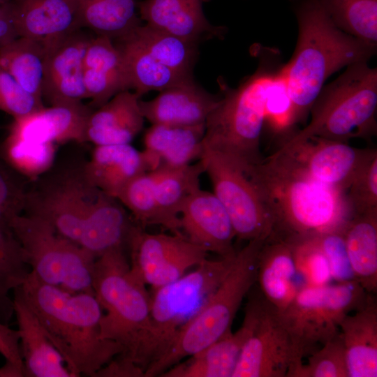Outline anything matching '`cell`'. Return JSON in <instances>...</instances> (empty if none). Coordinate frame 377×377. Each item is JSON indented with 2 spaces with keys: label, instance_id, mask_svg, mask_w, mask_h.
I'll return each mask as SVG.
<instances>
[{
  "label": "cell",
  "instance_id": "obj_51",
  "mask_svg": "<svg viewBox=\"0 0 377 377\" xmlns=\"http://www.w3.org/2000/svg\"><path fill=\"white\" fill-rule=\"evenodd\" d=\"M0 377H10L9 371L4 366L0 368Z\"/></svg>",
  "mask_w": 377,
  "mask_h": 377
},
{
  "label": "cell",
  "instance_id": "obj_3",
  "mask_svg": "<svg viewBox=\"0 0 377 377\" xmlns=\"http://www.w3.org/2000/svg\"><path fill=\"white\" fill-rule=\"evenodd\" d=\"M290 1L299 37L292 59L282 68L297 123L305 119L329 76L346 66L367 61L376 48L339 28L320 0Z\"/></svg>",
  "mask_w": 377,
  "mask_h": 377
},
{
  "label": "cell",
  "instance_id": "obj_38",
  "mask_svg": "<svg viewBox=\"0 0 377 377\" xmlns=\"http://www.w3.org/2000/svg\"><path fill=\"white\" fill-rule=\"evenodd\" d=\"M334 24L343 31L376 47L377 0H320Z\"/></svg>",
  "mask_w": 377,
  "mask_h": 377
},
{
  "label": "cell",
  "instance_id": "obj_4",
  "mask_svg": "<svg viewBox=\"0 0 377 377\" xmlns=\"http://www.w3.org/2000/svg\"><path fill=\"white\" fill-rule=\"evenodd\" d=\"M95 296L103 309L100 321L103 339L117 343V355L145 371L151 332V295L146 285L131 270L124 249L111 250L95 261Z\"/></svg>",
  "mask_w": 377,
  "mask_h": 377
},
{
  "label": "cell",
  "instance_id": "obj_11",
  "mask_svg": "<svg viewBox=\"0 0 377 377\" xmlns=\"http://www.w3.org/2000/svg\"><path fill=\"white\" fill-rule=\"evenodd\" d=\"M212 182L214 194L226 209L235 237L250 241L267 237L270 216L246 174L220 155L203 149L200 159Z\"/></svg>",
  "mask_w": 377,
  "mask_h": 377
},
{
  "label": "cell",
  "instance_id": "obj_25",
  "mask_svg": "<svg viewBox=\"0 0 377 377\" xmlns=\"http://www.w3.org/2000/svg\"><path fill=\"white\" fill-rule=\"evenodd\" d=\"M205 133V124H151L145 132L142 151L149 171L182 167L200 160Z\"/></svg>",
  "mask_w": 377,
  "mask_h": 377
},
{
  "label": "cell",
  "instance_id": "obj_19",
  "mask_svg": "<svg viewBox=\"0 0 377 377\" xmlns=\"http://www.w3.org/2000/svg\"><path fill=\"white\" fill-rule=\"evenodd\" d=\"M93 110L82 101L45 106L14 119L8 137L36 143L82 142Z\"/></svg>",
  "mask_w": 377,
  "mask_h": 377
},
{
  "label": "cell",
  "instance_id": "obj_44",
  "mask_svg": "<svg viewBox=\"0 0 377 377\" xmlns=\"http://www.w3.org/2000/svg\"><path fill=\"white\" fill-rule=\"evenodd\" d=\"M274 130L283 131L295 124L288 82L283 68L275 75L266 105V119Z\"/></svg>",
  "mask_w": 377,
  "mask_h": 377
},
{
  "label": "cell",
  "instance_id": "obj_8",
  "mask_svg": "<svg viewBox=\"0 0 377 377\" xmlns=\"http://www.w3.org/2000/svg\"><path fill=\"white\" fill-rule=\"evenodd\" d=\"M369 293L356 281L323 286L304 285L281 312L289 334L293 365L287 377L339 330L348 313L362 306Z\"/></svg>",
  "mask_w": 377,
  "mask_h": 377
},
{
  "label": "cell",
  "instance_id": "obj_5",
  "mask_svg": "<svg viewBox=\"0 0 377 377\" xmlns=\"http://www.w3.org/2000/svg\"><path fill=\"white\" fill-rule=\"evenodd\" d=\"M276 73L262 66L236 89L220 83L223 96L205 122L204 149L220 155L245 173L263 161L260 140Z\"/></svg>",
  "mask_w": 377,
  "mask_h": 377
},
{
  "label": "cell",
  "instance_id": "obj_17",
  "mask_svg": "<svg viewBox=\"0 0 377 377\" xmlns=\"http://www.w3.org/2000/svg\"><path fill=\"white\" fill-rule=\"evenodd\" d=\"M261 295L251 299L241 327L226 332L221 338L173 365L163 377H232L242 348L257 323Z\"/></svg>",
  "mask_w": 377,
  "mask_h": 377
},
{
  "label": "cell",
  "instance_id": "obj_2",
  "mask_svg": "<svg viewBox=\"0 0 377 377\" xmlns=\"http://www.w3.org/2000/svg\"><path fill=\"white\" fill-rule=\"evenodd\" d=\"M13 291L34 313L73 377H95L122 353L117 343L101 336L103 312L94 293L68 292L43 282L32 272Z\"/></svg>",
  "mask_w": 377,
  "mask_h": 377
},
{
  "label": "cell",
  "instance_id": "obj_24",
  "mask_svg": "<svg viewBox=\"0 0 377 377\" xmlns=\"http://www.w3.org/2000/svg\"><path fill=\"white\" fill-rule=\"evenodd\" d=\"M84 82L87 98L99 108L120 91L131 90L121 52L110 38L91 37L84 59Z\"/></svg>",
  "mask_w": 377,
  "mask_h": 377
},
{
  "label": "cell",
  "instance_id": "obj_34",
  "mask_svg": "<svg viewBox=\"0 0 377 377\" xmlns=\"http://www.w3.org/2000/svg\"><path fill=\"white\" fill-rule=\"evenodd\" d=\"M82 27L97 36L119 39L141 24L135 0H78Z\"/></svg>",
  "mask_w": 377,
  "mask_h": 377
},
{
  "label": "cell",
  "instance_id": "obj_9",
  "mask_svg": "<svg viewBox=\"0 0 377 377\" xmlns=\"http://www.w3.org/2000/svg\"><path fill=\"white\" fill-rule=\"evenodd\" d=\"M236 253L217 260L207 258L177 280L153 289L147 368L168 350L202 309L230 271Z\"/></svg>",
  "mask_w": 377,
  "mask_h": 377
},
{
  "label": "cell",
  "instance_id": "obj_10",
  "mask_svg": "<svg viewBox=\"0 0 377 377\" xmlns=\"http://www.w3.org/2000/svg\"><path fill=\"white\" fill-rule=\"evenodd\" d=\"M8 226L32 272L43 282L71 293H92L96 257L59 234L44 219L13 215Z\"/></svg>",
  "mask_w": 377,
  "mask_h": 377
},
{
  "label": "cell",
  "instance_id": "obj_52",
  "mask_svg": "<svg viewBox=\"0 0 377 377\" xmlns=\"http://www.w3.org/2000/svg\"><path fill=\"white\" fill-rule=\"evenodd\" d=\"M10 0H0V5L8 3Z\"/></svg>",
  "mask_w": 377,
  "mask_h": 377
},
{
  "label": "cell",
  "instance_id": "obj_42",
  "mask_svg": "<svg viewBox=\"0 0 377 377\" xmlns=\"http://www.w3.org/2000/svg\"><path fill=\"white\" fill-rule=\"evenodd\" d=\"M297 272L304 285L323 286L331 283L327 260L320 245L318 237L293 244Z\"/></svg>",
  "mask_w": 377,
  "mask_h": 377
},
{
  "label": "cell",
  "instance_id": "obj_14",
  "mask_svg": "<svg viewBox=\"0 0 377 377\" xmlns=\"http://www.w3.org/2000/svg\"><path fill=\"white\" fill-rule=\"evenodd\" d=\"M280 149L289 153L316 179L346 193L377 154L376 149L357 148L347 142L318 137L286 142Z\"/></svg>",
  "mask_w": 377,
  "mask_h": 377
},
{
  "label": "cell",
  "instance_id": "obj_39",
  "mask_svg": "<svg viewBox=\"0 0 377 377\" xmlns=\"http://www.w3.org/2000/svg\"><path fill=\"white\" fill-rule=\"evenodd\" d=\"M117 199L131 212L138 225L142 227L160 226L152 171L143 172L132 179Z\"/></svg>",
  "mask_w": 377,
  "mask_h": 377
},
{
  "label": "cell",
  "instance_id": "obj_7",
  "mask_svg": "<svg viewBox=\"0 0 377 377\" xmlns=\"http://www.w3.org/2000/svg\"><path fill=\"white\" fill-rule=\"evenodd\" d=\"M266 238L250 240L237 251L230 271L209 300L181 331L168 350L146 369L145 377L160 376L231 330L244 297L257 281L259 253Z\"/></svg>",
  "mask_w": 377,
  "mask_h": 377
},
{
  "label": "cell",
  "instance_id": "obj_50",
  "mask_svg": "<svg viewBox=\"0 0 377 377\" xmlns=\"http://www.w3.org/2000/svg\"><path fill=\"white\" fill-rule=\"evenodd\" d=\"M14 193V183L8 175L0 169V208L6 206L10 201ZM9 218L0 209V223L8 226Z\"/></svg>",
  "mask_w": 377,
  "mask_h": 377
},
{
  "label": "cell",
  "instance_id": "obj_21",
  "mask_svg": "<svg viewBox=\"0 0 377 377\" xmlns=\"http://www.w3.org/2000/svg\"><path fill=\"white\" fill-rule=\"evenodd\" d=\"M220 99L192 78L159 91L150 101L140 100L139 103L145 119L151 124L193 126L205 124Z\"/></svg>",
  "mask_w": 377,
  "mask_h": 377
},
{
  "label": "cell",
  "instance_id": "obj_20",
  "mask_svg": "<svg viewBox=\"0 0 377 377\" xmlns=\"http://www.w3.org/2000/svg\"><path fill=\"white\" fill-rule=\"evenodd\" d=\"M18 36L45 45L82 27L78 0H10Z\"/></svg>",
  "mask_w": 377,
  "mask_h": 377
},
{
  "label": "cell",
  "instance_id": "obj_43",
  "mask_svg": "<svg viewBox=\"0 0 377 377\" xmlns=\"http://www.w3.org/2000/svg\"><path fill=\"white\" fill-rule=\"evenodd\" d=\"M44 107L42 100L26 91L0 64V110L14 119L29 114Z\"/></svg>",
  "mask_w": 377,
  "mask_h": 377
},
{
  "label": "cell",
  "instance_id": "obj_27",
  "mask_svg": "<svg viewBox=\"0 0 377 377\" xmlns=\"http://www.w3.org/2000/svg\"><path fill=\"white\" fill-rule=\"evenodd\" d=\"M13 309L20 334L25 377H73L65 362L49 340L34 313L13 291Z\"/></svg>",
  "mask_w": 377,
  "mask_h": 377
},
{
  "label": "cell",
  "instance_id": "obj_45",
  "mask_svg": "<svg viewBox=\"0 0 377 377\" xmlns=\"http://www.w3.org/2000/svg\"><path fill=\"white\" fill-rule=\"evenodd\" d=\"M346 195L353 214L377 212V154L355 178Z\"/></svg>",
  "mask_w": 377,
  "mask_h": 377
},
{
  "label": "cell",
  "instance_id": "obj_47",
  "mask_svg": "<svg viewBox=\"0 0 377 377\" xmlns=\"http://www.w3.org/2000/svg\"><path fill=\"white\" fill-rule=\"evenodd\" d=\"M0 354L5 358V366L16 377H24V364L20 351V334L17 330H13L0 322Z\"/></svg>",
  "mask_w": 377,
  "mask_h": 377
},
{
  "label": "cell",
  "instance_id": "obj_40",
  "mask_svg": "<svg viewBox=\"0 0 377 377\" xmlns=\"http://www.w3.org/2000/svg\"><path fill=\"white\" fill-rule=\"evenodd\" d=\"M290 377H349L344 345L339 332L310 354Z\"/></svg>",
  "mask_w": 377,
  "mask_h": 377
},
{
  "label": "cell",
  "instance_id": "obj_15",
  "mask_svg": "<svg viewBox=\"0 0 377 377\" xmlns=\"http://www.w3.org/2000/svg\"><path fill=\"white\" fill-rule=\"evenodd\" d=\"M101 192L82 172L26 195L25 206L29 214L44 219L59 234L78 244L89 211Z\"/></svg>",
  "mask_w": 377,
  "mask_h": 377
},
{
  "label": "cell",
  "instance_id": "obj_35",
  "mask_svg": "<svg viewBox=\"0 0 377 377\" xmlns=\"http://www.w3.org/2000/svg\"><path fill=\"white\" fill-rule=\"evenodd\" d=\"M45 55L41 43L19 36L0 47V64L26 91L42 100Z\"/></svg>",
  "mask_w": 377,
  "mask_h": 377
},
{
  "label": "cell",
  "instance_id": "obj_31",
  "mask_svg": "<svg viewBox=\"0 0 377 377\" xmlns=\"http://www.w3.org/2000/svg\"><path fill=\"white\" fill-rule=\"evenodd\" d=\"M160 226L172 233L182 234L179 215L187 199L200 188L205 172L200 160L178 168H161L152 171Z\"/></svg>",
  "mask_w": 377,
  "mask_h": 377
},
{
  "label": "cell",
  "instance_id": "obj_18",
  "mask_svg": "<svg viewBox=\"0 0 377 377\" xmlns=\"http://www.w3.org/2000/svg\"><path fill=\"white\" fill-rule=\"evenodd\" d=\"M179 222L182 233L207 253L220 257L236 253L231 220L214 193L201 188L194 192L181 209Z\"/></svg>",
  "mask_w": 377,
  "mask_h": 377
},
{
  "label": "cell",
  "instance_id": "obj_33",
  "mask_svg": "<svg viewBox=\"0 0 377 377\" xmlns=\"http://www.w3.org/2000/svg\"><path fill=\"white\" fill-rule=\"evenodd\" d=\"M115 42L125 63L131 89L140 97L150 91H161L193 78L158 61L128 35Z\"/></svg>",
  "mask_w": 377,
  "mask_h": 377
},
{
  "label": "cell",
  "instance_id": "obj_6",
  "mask_svg": "<svg viewBox=\"0 0 377 377\" xmlns=\"http://www.w3.org/2000/svg\"><path fill=\"white\" fill-rule=\"evenodd\" d=\"M377 71L367 61L348 66L334 81L323 87L313 103L309 123L286 142L310 137L347 142L376 133Z\"/></svg>",
  "mask_w": 377,
  "mask_h": 377
},
{
  "label": "cell",
  "instance_id": "obj_49",
  "mask_svg": "<svg viewBox=\"0 0 377 377\" xmlns=\"http://www.w3.org/2000/svg\"><path fill=\"white\" fill-rule=\"evenodd\" d=\"M19 37L10 2L0 5V47Z\"/></svg>",
  "mask_w": 377,
  "mask_h": 377
},
{
  "label": "cell",
  "instance_id": "obj_36",
  "mask_svg": "<svg viewBox=\"0 0 377 377\" xmlns=\"http://www.w3.org/2000/svg\"><path fill=\"white\" fill-rule=\"evenodd\" d=\"M127 35L162 64L182 75L192 76L197 43L147 24L136 27Z\"/></svg>",
  "mask_w": 377,
  "mask_h": 377
},
{
  "label": "cell",
  "instance_id": "obj_28",
  "mask_svg": "<svg viewBox=\"0 0 377 377\" xmlns=\"http://www.w3.org/2000/svg\"><path fill=\"white\" fill-rule=\"evenodd\" d=\"M369 294L364 304L339 325L349 377L377 376V302Z\"/></svg>",
  "mask_w": 377,
  "mask_h": 377
},
{
  "label": "cell",
  "instance_id": "obj_46",
  "mask_svg": "<svg viewBox=\"0 0 377 377\" xmlns=\"http://www.w3.org/2000/svg\"><path fill=\"white\" fill-rule=\"evenodd\" d=\"M318 239L327 260L332 280L336 283L356 281L341 230L326 233L319 236Z\"/></svg>",
  "mask_w": 377,
  "mask_h": 377
},
{
  "label": "cell",
  "instance_id": "obj_23",
  "mask_svg": "<svg viewBox=\"0 0 377 377\" xmlns=\"http://www.w3.org/2000/svg\"><path fill=\"white\" fill-rule=\"evenodd\" d=\"M205 0H144L138 4L146 24L186 40L222 36L223 27L211 24L202 11Z\"/></svg>",
  "mask_w": 377,
  "mask_h": 377
},
{
  "label": "cell",
  "instance_id": "obj_12",
  "mask_svg": "<svg viewBox=\"0 0 377 377\" xmlns=\"http://www.w3.org/2000/svg\"><path fill=\"white\" fill-rule=\"evenodd\" d=\"M127 247L132 272L152 290L172 283L207 258L183 233L151 234L136 224Z\"/></svg>",
  "mask_w": 377,
  "mask_h": 377
},
{
  "label": "cell",
  "instance_id": "obj_37",
  "mask_svg": "<svg viewBox=\"0 0 377 377\" xmlns=\"http://www.w3.org/2000/svg\"><path fill=\"white\" fill-rule=\"evenodd\" d=\"M27 257L8 225L0 223V322L7 324L14 313L10 293L21 286L31 272Z\"/></svg>",
  "mask_w": 377,
  "mask_h": 377
},
{
  "label": "cell",
  "instance_id": "obj_16",
  "mask_svg": "<svg viewBox=\"0 0 377 377\" xmlns=\"http://www.w3.org/2000/svg\"><path fill=\"white\" fill-rule=\"evenodd\" d=\"M91 36L79 29L45 46L42 94L50 105L87 98L84 59Z\"/></svg>",
  "mask_w": 377,
  "mask_h": 377
},
{
  "label": "cell",
  "instance_id": "obj_48",
  "mask_svg": "<svg viewBox=\"0 0 377 377\" xmlns=\"http://www.w3.org/2000/svg\"><path fill=\"white\" fill-rule=\"evenodd\" d=\"M145 377V371L124 358L114 357L109 363L101 369L95 377Z\"/></svg>",
  "mask_w": 377,
  "mask_h": 377
},
{
  "label": "cell",
  "instance_id": "obj_41",
  "mask_svg": "<svg viewBox=\"0 0 377 377\" xmlns=\"http://www.w3.org/2000/svg\"><path fill=\"white\" fill-rule=\"evenodd\" d=\"M5 149L12 165L31 177L47 170L54 156V144L36 143L9 137L6 139Z\"/></svg>",
  "mask_w": 377,
  "mask_h": 377
},
{
  "label": "cell",
  "instance_id": "obj_13",
  "mask_svg": "<svg viewBox=\"0 0 377 377\" xmlns=\"http://www.w3.org/2000/svg\"><path fill=\"white\" fill-rule=\"evenodd\" d=\"M293 365L291 340L279 311L262 295L257 323L232 377H287Z\"/></svg>",
  "mask_w": 377,
  "mask_h": 377
},
{
  "label": "cell",
  "instance_id": "obj_22",
  "mask_svg": "<svg viewBox=\"0 0 377 377\" xmlns=\"http://www.w3.org/2000/svg\"><path fill=\"white\" fill-rule=\"evenodd\" d=\"M257 281L264 298L282 311L304 286L296 268L293 243L267 236L259 253Z\"/></svg>",
  "mask_w": 377,
  "mask_h": 377
},
{
  "label": "cell",
  "instance_id": "obj_30",
  "mask_svg": "<svg viewBox=\"0 0 377 377\" xmlns=\"http://www.w3.org/2000/svg\"><path fill=\"white\" fill-rule=\"evenodd\" d=\"M117 200L101 192L87 216L78 245L96 258L111 250L127 246L137 224Z\"/></svg>",
  "mask_w": 377,
  "mask_h": 377
},
{
  "label": "cell",
  "instance_id": "obj_26",
  "mask_svg": "<svg viewBox=\"0 0 377 377\" xmlns=\"http://www.w3.org/2000/svg\"><path fill=\"white\" fill-rule=\"evenodd\" d=\"M140 98L134 91H122L93 110L86 126V141L96 146L131 144L142 130L145 120Z\"/></svg>",
  "mask_w": 377,
  "mask_h": 377
},
{
  "label": "cell",
  "instance_id": "obj_32",
  "mask_svg": "<svg viewBox=\"0 0 377 377\" xmlns=\"http://www.w3.org/2000/svg\"><path fill=\"white\" fill-rule=\"evenodd\" d=\"M355 280L377 292V212L354 213L341 230Z\"/></svg>",
  "mask_w": 377,
  "mask_h": 377
},
{
  "label": "cell",
  "instance_id": "obj_29",
  "mask_svg": "<svg viewBox=\"0 0 377 377\" xmlns=\"http://www.w3.org/2000/svg\"><path fill=\"white\" fill-rule=\"evenodd\" d=\"M146 172L149 168L143 151L131 144L96 146L82 171L90 184L116 199L132 179Z\"/></svg>",
  "mask_w": 377,
  "mask_h": 377
},
{
  "label": "cell",
  "instance_id": "obj_1",
  "mask_svg": "<svg viewBox=\"0 0 377 377\" xmlns=\"http://www.w3.org/2000/svg\"><path fill=\"white\" fill-rule=\"evenodd\" d=\"M246 175L270 216L269 235L293 244L341 231L353 214L346 193L316 179L281 149Z\"/></svg>",
  "mask_w": 377,
  "mask_h": 377
}]
</instances>
